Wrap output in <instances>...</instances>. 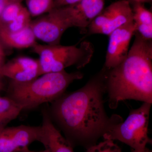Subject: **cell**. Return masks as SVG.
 Returning a JSON list of instances; mask_svg holds the SVG:
<instances>
[{
	"label": "cell",
	"mask_w": 152,
	"mask_h": 152,
	"mask_svg": "<svg viewBox=\"0 0 152 152\" xmlns=\"http://www.w3.org/2000/svg\"><path fill=\"white\" fill-rule=\"evenodd\" d=\"M6 54L4 48L0 43V68L5 64Z\"/></svg>",
	"instance_id": "20"
},
{
	"label": "cell",
	"mask_w": 152,
	"mask_h": 152,
	"mask_svg": "<svg viewBox=\"0 0 152 152\" xmlns=\"http://www.w3.org/2000/svg\"><path fill=\"white\" fill-rule=\"evenodd\" d=\"M132 2H137L144 4L145 3H150L152 0H131Z\"/></svg>",
	"instance_id": "23"
},
{
	"label": "cell",
	"mask_w": 152,
	"mask_h": 152,
	"mask_svg": "<svg viewBox=\"0 0 152 152\" xmlns=\"http://www.w3.org/2000/svg\"><path fill=\"white\" fill-rule=\"evenodd\" d=\"M17 152H50L49 150L48 149H45V150L44 151H34L30 150L28 148V147H25V148H23L19 150Z\"/></svg>",
	"instance_id": "22"
},
{
	"label": "cell",
	"mask_w": 152,
	"mask_h": 152,
	"mask_svg": "<svg viewBox=\"0 0 152 152\" xmlns=\"http://www.w3.org/2000/svg\"><path fill=\"white\" fill-rule=\"evenodd\" d=\"M127 56L116 67L105 70L106 92L112 109L132 99L152 103V42L136 32Z\"/></svg>",
	"instance_id": "2"
},
{
	"label": "cell",
	"mask_w": 152,
	"mask_h": 152,
	"mask_svg": "<svg viewBox=\"0 0 152 152\" xmlns=\"http://www.w3.org/2000/svg\"><path fill=\"white\" fill-rule=\"evenodd\" d=\"M30 27L36 39L49 45L60 44L63 34L69 28L55 9L31 20Z\"/></svg>",
	"instance_id": "10"
},
{
	"label": "cell",
	"mask_w": 152,
	"mask_h": 152,
	"mask_svg": "<svg viewBox=\"0 0 152 152\" xmlns=\"http://www.w3.org/2000/svg\"><path fill=\"white\" fill-rule=\"evenodd\" d=\"M42 126L47 138L45 149L50 152H74L73 147L56 127L47 110L42 111Z\"/></svg>",
	"instance_id": "13"
},
{
	"label": "cell",
	"mask_w": 152,
	"mask_h": 152,
	"mask_svg": "<svg viewBox=\"0 0 152 152\" xmlns=\"http://www.w3.org/2000/svg\"><path fill=\"white\" fill-rule=\"evenodd\" d=\"M105 0H81L78 2L57 8L71 28H78L87 32L93 20L104 9Z\"/></svg>",
	"instance_id": "8"
},
{
	"label": "cell",
	"mask_w": 152,
	"mask_h": 152,
	"mask_svg": "<svg viewBox=\"0 0 152 152\" xmlns=\"http://www.w3.org/2000/svg\"><path fill=\"white\" fill-rule=\"evenodd\" d=\"M32 48L39 57L38 60L42 75L61 72L72 66L78 69L84 67L91 61L94 52L92 44L87 41L82 42L79 46L37 43Z\"/></svg>",
	"instance_id": "4"
},
{
	"label": "cell",
	"mask_w": 152,
	"mask_h": 152,
	"mask_svg": "<svg viewBox=\"0 0 152 152\" xmlns=\"http://www.w3.org/2000/svg\"><path fill=\"white\" fill-rule=\"evenodd\" d=\"M86 152H122L121 149L113 141L104 140L103 141L90 147Z\"/></svg>",
	"instance_id": "18"
},
{
	"label": "cell",
	"mask_w": 152,
	"mask_h": 152,
	"mask_svg": "<svg viewBox=\"0 0 152 152\" xmlns=\"http://www.w3.org/2000/svg\"><path fill=\"white\" fill-rule=\"evenodd\" d=\"M21 1H23V0H21Z\"/></svg>",
	"instance_id": "26"
},
{
	"label": "cell",
	"mask_w": 152,
	"mask_h": 152,
	"mask_svg": "<svg viewBox=\"0 0 152 152\" xmlns=\"http://www.w3.org/2000/svg\"><path fill=\"white\" fill-rule=\"evenodd\" d=\"M23 110L21 106L12 98L0 96V129L6 127Z\"/></svg>",
	"instance_id": "15"
},
{
	"label": "cell",
	"mask_w": 152,
	"mask_h": 152,
	"mask_svg": "<svg viewBox=\"0 0 152 152\" xmlns=\"http://www.w3.org/2000/svg\"><path fill=\"white\" fill-rule=\"evenodd\" d=\"M132 152H152L151 150L149 149L148 148H146L145 149L140 150H133Z\"/></svg>",
	"instance_id": "24"
},
{
	"label": "cell",
	"mask_w": 152,
	"mask_h": 152,
	"mask_svg": "<svg viewBox=\"0 0 152 152\" xmlns=\"http://www.w3.org/2000/svg\"><path fill=\"white\" fill-rule=\"evenodd\" d=\"M83 77L80 72L68 73L64 70L43 74L26 83L11 81L8 96L18 103L23 110H31L56 100L64 94L72 82Z\"/></svg>",
	"instance_id": "3"
},
{
	"label": "cell",
	"mask_w": 152,
	"mask_h": 152,
	"mask_svg": "<svg viewBox=\"0 0 152 152\" xmlns=\"http://www.w3.org/2000/svg\"><path fill=\"white\" fill-rule=\"evenodd\" d=\"M133 22L130 3L127 0H119L104 9L90 24L87 31L89 35L109 36L118 28Z\"/></svg>",
	"instance_id": "6"
},
{
	"label": "cell",
	"mask_w": 152,
	"mask_h": 152,
	"mask_svg": "<svg viewBox=\"0 0 152 152\" xmlns=\"http://www.w3.org/2000/svg\"><path fill=\"white\" fill-rule=\"evenodd\" d=\"M15 1H22L21 0H0V18L6 7L11 2Z\"/></svg>",
	"instance_id": "21"
},
{
	"label": "cell",
	"mask_w": 152,
	"mask_h": 152,
	"mask_svg": "<svg viewBox=\"0 0 152 152\" xmlns=\"http://www.w3.org/2000/svg\"><path fill=\"white\" fill-rule=\"evenodd\" d=\"M41 75L39 60L29 57L14 58L0 68V76L16 83H26Z\"/></svg>",
	"instance_id": "11"
},
{
	"label": "cell",
	"mask_w": 152,
	"mask_h": 152,
	"mask_svg": "<svg viewBox=\"0 0 152 152\" xmlns=\"http://www.w3.org/2000/svg\"><path fill=\"white\" fill-rule=\"evenodd\" d=\"M45 147L46 136L42 126L21 125L0 129V152H17L34 142Z\"/></svg>",
	"instance_id": "7"
},
{
	"label": "cell",
	"mask_w": 152,
	"mask_h": 152,
	"mask_svg": "<svg viewBox=\"0 0 152 152\" xmlns=\"http://www.w3.org/2000/svg\"><path fill=\"white\" fill-rule=\"evenodd\" d=\"M3 77L0 76V91L2 90L4 88V83L3 80Z\"/></svg>",
	"instance_id": "25"
},
{
	"label": "cell",
	"mask_w": 152,
	"mask_h": 152,
	"mask_svg": "<svg viewBox=\"0 0 152 152\" xmlns=\"http://www.w3.org/2000/svg\"><path fill=\"white\" fill-rule=\"evenodd\" d=\"M151 105L143 102L138 108L132 110L125 121L114 125L102 137L122 142L133 150L144 149L152 143L148 134Z\"/></svg>",
	"instance_id": "5"
},
{
	"label": "cell",
	"mask_w": 152,
	"mask_h": 152,
	"mask_svg": "<svg viewBox=\"0 0 152 152\" xmlns=\"http://www.w3.org/2000/svg\"><path fill=\"white\" fill-rule=\"evenodd\" d=\"M55 0H26V8L31 17L47 14L54 8Z\"/></svg>",
	"instance_id": "16"
},
{
	"label": "cell",
	"mask_w": 152,
	"mask_h": 152,
	"mask_svg": "<svg viewBox=\"0 0 152 152\" xmlns=\"http://www.w3.org/2000/svg\"><path fill=\"white\" fill-rule=\"evenodd\" d=\"M133 20L136 25L152 26V13L146 8L144 4L132 2Z\"/></svg>",
	"instance_id": "17"
},
{
	"label": "cell",
	"mask_w": 152,
	"mask_h": 152,
	"mask_svg": "<svg viewBox=\"0 0 152 152\" xmlns=\"http://www.w3.org/2000/svg\"><path fill=\"white\" fill-rule=\"evenodd\" d=\"M22 1H13L6 7L0 18V28L14 32L30 26L31 17Z\"/></svg>",
	"instance_id": "12"
},
{
	"label": "cell",
	"mask_w": 152,
	"mask_h": 152,
	"mask_svg": "<svg viewBox=\"0 0 152 152\" xmlns=\"http://www.w3.org/2000/svg\"><path fill=\"white\" fill-rule=\"evenodd\" d=\"M105 94V70L102 68L83 87L52 102L50 116L73 147L88 149L122 121L118 115H108L104 106Z\"/></svg>",
	"instance_id": "1"
},
{
	"label": "cell",
	"mask_w": 152,
	"mask_h": 152,
	"mask_svg": "<svg viewBox=\"0 0 152 152\" xmlns=\"http://www.w3.org/2000/svg\"><path fill=\"white\" fill-rule=\"evenodd\" d=\"M81 1V0H55L53 9L72 5Z\"/></svg>",
	"instance_id": "19"
},
{
	"label": "cell",
	"mask_w": 152,
	"mask_h": 152,
	"mask_svg": "<svg viewBox=\"0 0 152 152\" xmlns=\"http://www.w3.org/2000/svg\"><path fill=\"white\" fill-rule=\"evenodd\" d=\"M136 31L134 22L120 27L109 35L108 45L103 68L108 71L115 67L126 58L130 43Z\"/></svg>",
	"instance_id": "9"
},
{
	"label": "cell",
	"mask_w": 152,
	"mask_h": 152,
	"mask_svg": "<svg viewBox=\"0 0 152 152\" xmlns=\"http://www.w3.org/2000/svg\"><path fill=\"white\" fill-rule=\"evenodd\" d=\"M0 43L9 48L25 49L32 48L36 38L30 27L17 31H9L0 28Z\"/></svg>",
	"instance_id": "14"
}]
</instances>
